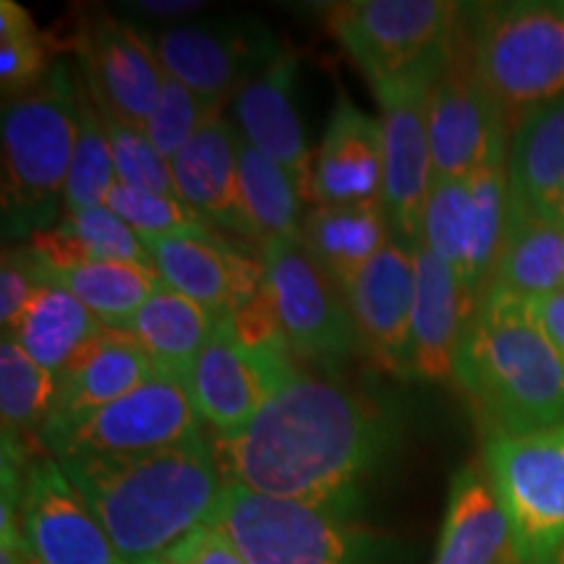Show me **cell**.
<instances>
[{
  "label": "cell",
  "mask_w": 564,
  "mask_h": 564,
  "mask_svg": "<svg viewBox=\"0 0 564 564\" xmlns=\"http://www.w3.org/2000/svg\"><path fill=\"white\" fill-rule=\"evenodd\" d=\"M53 63L40 32L26 37L0 42V91L3 100L24 95L45 82Z\"/></svg>",
  "instance_id": "obj_39"
},
{
  "label": "cell",
  "mask_w": 564,
  "mask_h": 564,
  "mask_svg": "<svg viewBox=\"0 0 564 564\" xmlns=\"http://www.w3.org/2000/svg\"><path fill=\"white\" fill-rule=\"evenodd\" d=\"M455 384L486 440L564 423V361L525 301L489 285L457 348Z\"/></svg>",
  "instance_id": "obj_3"
},
{
  "label": "cell",
  "mask_w": 564,
  "mask_h": 564,
  "mask_svg": "<svg viewBox=\"0 0 564 564\" xmlns=\"http://www.w3.org/2000/svg\"><path fill=\"white\" fill-rule=\"evenodd\" d=\"M390 230L382 202L327 204L303 217L301 246L324 278L343 288L392 241Z\"/></svg>",
  "instance_id": "obj_27"
},
{
  "label": "cell",
  "mask_w": 564,
  "mask_h": 564,
  "mask_svg": "<svg viewBox=\"0 0 564 564\" xmlns=\"http://www.w3.org/2000/svg\"><path fill=\"white\" fill-rule=\"evenodd\" d=\"M30 251L42 262H126L152 264L141 238L110 207L66 212L55 228L37 232Z\"/></svg>",
  "instance_id": "obj_32"
},
{
  "label": "cell",
  "mask_w": 564,
  "mask_h": 564,
  "mask_svg": "<svg viewBox=\"0 0 564 564\" xmlns=\"http://www.w3.org/2000/svg\"><path fill=\"white\" fill-rule=\"evenodd\" d=\"M484 468L512 528L514 564H549L564 544V423L484 442Z\"/></svg>",
  "instance_id": "obj_7"
},
{
  "label": "cell",
  "mask_w": 564,
  "mask_h": 564,
  "mask_svg": "<svg viewBox=\"0 0 564 564\" xmlns=\"http://www.w3.org/2000/svg\"><path fill=\"white\" fill-rule=\"evenodd\" d=\"M549 564H564V544L556 549L554 556H552V562H549Z\"/></svg>",
  "instance_id": "obj_47"
},
{
  "label": "cell",
  "mask_w": 564,
  "mask_h": 564,
  "mask_svg": "<svg viewBox=\"0 0 564 564\" xmlns=\"http://www.w3.org/2000/svg\"><path fill=\"white\" fill-rule=\"evenodd\" d=\"M79 58L82 79L97 108L144 129L167 82L144 32L95 13L79 32Z\"/></svg>",
  "instance_id": "obj_17"
},
{
  "label": "cell",
  "mask_w": 564,
  "mask_h": 564,
  "mask_svg": "<svg viewBox=\"0 0 564 564\" xmlns=\"http://www.w3.org/2000/svg\"><path fill=\"white\" fill-rule=\"evenodd\" d=\"M215 116H223V110L167 76L158 108L144 123V133L162 158L173 160L188 144V139Z\"/></svg>",
  "instance_id": "obj_38"
},
{
  "label": "cell",
  "mask_w": 564,
  "mask_h": 564,
  "mask_svg": "<svg viewBox=\"0 0 564 564\" xmlns=\"http://www.w3.org/2000/svg\"><path fill=\"white\" fill-rule=\"evenodd\" d=\"M171 171L175 192L204 220L259 241L238 175V133L223 116L209 118L188 139V144L171 160Z\"/></svg>",
  "instance_id": "obj_23"
},
{
  "label": "cell",
  "mask_w": 564,
  "mask_h": 564,
  "mask_svg": "<svg viewBox=\"0 0 564 564\" xmlns=\"http://www.w3.org/2000/svg\"><path fill=\"white\" fill-rule=\"evenodd\" d=\"M507 223V167H491L470 178H434L421 217V243L453 267L463 291L476 306L491 285Z\"/></svg>",
  "instance_id": "obj_10"
},
{
  "label": "cell",
  "mask_w": 564,
  "mask_h": 564,
  "mask_svg": "<svg viewBox=\"0 0 564 564\" xmlns=\"http://www.w3.org/2000/svg\"><path fill=\"white\" fill-rule=\"evenodd\" d=\"M384 194V141L379 118L366 116L348 95L337 97L324 129L319 152L314 154L308 202L369 204Z\"/></svg>",
  "instance_id": "obj_20"
},
{
  "label": "cell",
  "mask_w": 564,
  "mask_h": 564,
  "mask_svg": "<svg viewBox=\"0 0 564 564\" xmlns=\"http://www.w3.org/2000/svg\"><path fill=\"white\" fill-rule=\"evenodd\" d=\"M426 121L434 178H470L491 167H507L512 123L478 79L457 37L429 91Z\"/></svg>",
  "instance_id": "obj_13"
},
{
  "label": "cell",
  "mask_w": 564,
  "mask_h": 564,
  "mask_svg": "<svg viewBox=\"0 0 564 564\" xmlns=\"http://www.w3.org/2000/svg\"><path fill=\"white\" fill-rule=\"evenodd\" d=\"M507 186L512 212L554 215L564 194V97L512 126Z\"/></svg>",
  "instance_id": "obj_26"
},
{
  "label": "cell",
  "mask_w": 564,
  "mask_h": 564,
  "mask_svg": "<svg viewBox=\"0 0 564 564\" xmlns=\"http://www.w3.org/2000/svg\"><path fill=\"white\" fill-rule=\"evenodd\" d=\"M554 215H556V217H562V220H564V194H562V199H560V204H556Z\"/></svg>",
  "instance_id": "obj_48"
},
{
  "label": "cell",
  "mask_w": 564,
  "mask_h": 564,
  "mask_svg": "<svg viewBox=\"0 0 564 564\" xmlns=\"http://www.w3.org/2000/svg\"><path fill=\"white\" fill-rule=\"evenodd\" d=\"M21 533L40 564H131L53 455H32L21 494Z\"/></svg>",
  "instance_id": "obj_16"
},
{
  "label": "cell",
  "mask_w": 564,
  "mask_h": 564,
  "mask_svg": "<svg viewBox=\"0 0 564 564\" xmlns=\"http://www.w3.org/2000/svg\"><path fill=\"white\" fill-rule=\"evenodd\" d=\"M154 373L158 371L150 358L123 329L105 327L58 373V398L45 426L79 421L84 415L100 411L137 390Z\"/></svg>",
  "instance_id": "obj_25"
},
{
  "label": "cell",
  "mask_w": 564,
  "mask_h": 564,
  "mask_svg": "<svg viewBox=\"0 0 564 564\" xmlns=\"http://www.w3.org/2000/svg\"><path fill=\"white\" fill-rule=\"evenodd\" d=\"M133 564H175L167 560V556H154V560H141V562H133Z\"/></svg>",
  "instance_id": "obj_46"
},
{
  "label": "cell",
  "mask_w": 564,
  "mask_h": 564,
  "mask_svg": "<svg viewBox=\"0 0 564 564\" xmlns=\"http://www.w3.org/2000/svg\"><path fill=\"white\" fill-rule=\"evenodd\" d=\"M171 79L223 110L282 53L264 21L215 17L144 32Z\"/></svg>",
  "instance_id": "obj_12"
},
{
  "label": "cell",
  "mask_w": 564,
  "mask_h": 564,
  "mask_svg": "<svg viewBox=\"0 0 564 564\" xmlns=\"http://www.w3.org/2000/svg\"><path fill=\"white\" fill-rule=\"evenodd\" d=\"M37 32L30 11L24 6H19L17 0H3L0 3V42L26 37V34Z\"/></svg>",
  "instance_id": "obj_44"
},
{
  "label": "cell",
  "mask_w": 564,
  "mask_h": 564,
  "mask_svg": "<svg viewBox=\"0 0 564 564\" xmlns=\"http://www.w3.org/2000/svg\"><path fill=\"white\" fill-rule=\"evenodd\" d=\"M449 53L453 47L408 74L369 84L373 100L379 105V126H382L384 141L382 207L390 217L392 232L405 246L421 243L423 207L434 186L426 110L429 91Z\"/></svg>",
  "instance_id": "obj_11"
},
{
  "label": "cell",
  "mask_w": 564,
  "mask_h": 564,
  "mask_svg": "<svg viewBox=\"0 0 564 564\" xmlns=\"http://www.w3.org/2000/svg\"><path fill=\"white\" fill-rule=\"evenodd\" d=\"M105 207L116 212L141 241H162V238L212 236L209 225L181 196H165L116 183L110 188Z\"/></svg>",
  "instance_id": "obj_36"
},
{
  "label": "cell",
  "mask_w": 564,
  "mask_h": 564,
  "mask_svg": "<svg viewBox=\"0 0 564 564\" xmlns=\"http://www.w3.org/2000/svg\"><path fill=\"white\" fill-rule=\"evenodd\" d=\"M400 415L369 392L295 371L238 434L217 436L225 481L356 514L400 444Z\"/></svg>",
  "instance_id": "obj_1"
},
{
  "label": "cell",
  "mask_w": 564,
  "mask_h": 564,
  "mask_svg": "<svg viewBox=\"0 0 564 564\" xmlns=\"http://www.w3.org/2000/svg\"><path fill=\"white\" fill-rule=\"evenodd\" d=\"M199 421L186 384L154 373L100 411L79 421L45 426L40 442L55 460L141 455L196 440L202 436Z\"/></svg>",
  "instance_id": "obj_9"
},
{
  "label": "cell",
  "mask_w": 564,
  "mask_h": 564,
  "mask_svg": "<svg viewBox=\"0 0 564 564\" xmlns=\"http://www.w3.org/2000/svg\"><path fill=\"white\" fill-rule=\"evenodd\" d=\"M491 285L520 301L564 291V220L544 212H512Z\"/></svg>",
  "instance_id": "obj_29"
},
{
  "label": "cell",
  "mask_w": 564,
  "mask_h": 564,
  "mask_svg": "<svg viewBox=\"0 0 564 564\" xmlns=\"http://www.w3.org/2000/svg\"><path fill=\"white\" fill-rule=\"evenodd\" d=\"M295 371L291 350L249 348L225 316L188 369L186 390L199 419L217 436H230L249 426Z\"/></svg>",
  "instance_id": "obj_15"
},
{
  "label": "cell",
  "mask_w": 564,
  "mask_h": 564,
  "mask_svg": "<svg viewBox=\"0 0 564 564\" xmlns=\"http://www.w3.org/2000/svg\"><path fill=\"white\" fill-rule=\"evenodd\" d=\"M175 564H249L217 528L204 525L167 554Z\"/></svg>",
  "instance_id": "obj_42"
},
{
  "label": "cell",
  "mask_w": 564,
  "mask_h": 564,
  "mask_svg": "<svg viewBox=\"0 0 564 564\" xmlns=\"http://www.w3.org/2000/svg\"><path fill=\"white\" fill-rule=\"evenodd\" d=\"M463 3L449 0H348L327 13V26L364 79L384 82L453 47Z\"/></svg>",
  "instance_id": "obj_8"
},
{
  "label": "cell",
  "mask_w": 564,
  "mask_h": 564,
  "mask_svg": "<svg viewBox=\"0 0 564 564\" xmlns=\"http://www.w3.org/2000/svg\"><path fill=\"white\" fill-rule=\"evenodd\" d=\"M249 564H392L394 546L356 514L274 499L225 481L212 514Z\"/></svg>",
  "instance_id": "obj_6"
},
{
  "label": "cell",
  "mask_w": 564,
  "mask_h": 564,
  "mask_svg": "<svg viewBox=\"0 0 564 564\" xmlns=\"http://www.w3.org/2000/svg\"><path fill=\"white\" fill-rule=\"evenodd\" d=\"M30 564H40V562H37V560H34V556L30 554Z\"/></svg>",
  "instance_id": "obj_49"
},
{
  "label": "cell",
  "mask_w": 564,
  "mask_h": 564,
  "mask_svg": "<svg viewBox=\"0 0 564 564\" xmlns=\"http://www.w3.org/2000/svg\"><path fill=\"white\" fill-rule=\"evenodd\" d=\"M105 324L66 288L42 280L13 337L42 369L58 373L74 361L76 352L95 340Z\"/></svg>",
  "instance_id": "obj_31"
},
{
  "label": "cell",
  "mask_w": 564,
  "mask_h": 564,
  "mask_svg": "<svg viewBox=\"0 0 564 564\" xmlns=\"http://www.w3.org/2000/svg\"><path fill=\"white\" fill-rule=\"evenodd\" d=\"M30 251V246H26ZM30 259L40 280L55 282L76 295L105 327L121 329L133 314L144 306L162 282L154 264H126V262H42L30 251Z\"/></svg>",
  "instance_id": "obj_30"
},
{
  "label": "cell",
  "mask_w": 564,
  "mask_h": 564,
  "mask_svg": "<svg viewBox=\"0 0 564 564\" xmlns=\"http://www.w3.org/2000/svg\"><path fill=\"white\" fill-rule=\"evenodd\" d=\"M6 241H32L66 215V186L79 137V79L55 61L40 87L3 100Z\"/></svg>",
  "instance_id": "obj_4"
},
{
  "label": "cell",
  "mask_w": 564,
  "mask_h": 564,
  "mask_svg": "<svg viewBox=\"0 0 564 564\" xmlns=\"http://www.w3.org/2000/svg\"><path fill=\"white\" fill-rule=\"evenodd\" d=\"M40 282L42 280L34 270L30 251L6 246L3 264H0V324H3V335H13V329L19 327Z\"/></svg>",
  "instance_id": "obj_40"
},
{
  "label": "cell",
  "mask_w": 564,
  "mask_h": 564,
  "mask_svg": "<svg viewBox=\"0 0 564 564\" xmlns=\"http://www.w3.org/2000/svg\"><path fill=\"white\" fill-rule=\"evenodd\" d=\"M525 306L541 327V333L546 335V340L552 343V348L560 352L564 361V291L544 295V299L525 301Z\"/></svg>",
  "instance_id": "obj_43"
},
{
  "label": "cell",
  "mask_w": 564,
  "mask_h": 564,
  "mask_svg": "<svg viewBox=\"0 0 564 564\" xmlns=\"http://www.w3.org/2000/svg\"><path fill=\"white\" fill-rule=\"evenodd\" d=\"M238 175L246 207L257 225L259 243L301 241V202H306L301 186L285 167L257 152L238 137Z\"/></svg>",
  "instance_id": "obj_33"
},
{
  "label": "cell",
  "mask_w": 564,
  "mask_h": 564,
  "mask_svg": "<svg viewBox=\"0 0 564 564\" xmlns=\"http://www.w3.org/2000/svg\"><path fill=\"white\" fill-rule=\"evenodd\" d=\"M58 463L131 564L167 556L209 525L225 489L215 447L204 436L158 453Z\"/></svg>",
  "instance_id": "obj_2"
},
{
  "label": "cell",
  "mask_w": 564,
  "mask_h": 564,
  "mask_svg": "<svg viewBox=\"0 0 564 564\" xmlns=\"http://www.w3.org/2000/svg\"><path fill=\"white\" fill-rule=\"evenodd\" d=\"M295 82H299V58L291 51H282L238 91L232 110L241 126L238 137L285 167L308 202L314 154L295 105Z\"/></svg>",
  "instance_id": "obj_21"
},
{
  "label": "cell",
  "mask_w": 564,
  "mask_h": 564,
  "mask_svg": "<svg viewBox=\"0 0 564 564\" xmlns=\"http://www.w3.org/2000/svg\"><path fill=\"white\" fill-rule=\"evenodd\" d=\"M217 324L220 319L199 303L162 285L121 329L144 350L154 371L186 384L188 369Z\"/></svg>",
  "instance_id": "obj_28"
},
{
  "label": "cell",
  "mask_w": 564,
  "mask_h": 564,
  "mask_svg": "<svg viewBox=\"0 0 564 564\" xmlns=\"http://www.w3.org/2000/svg\"><path fill=\"white\" fill-rule=\"evenodd\" d=\"M432 564H514L510 520L484 463L463 465L449 481Z\"/></svg>",
  "instance_id": "obj_24"
},
{
  "label": "cell",
  "mask_w": 564,
  "mask_h": 564,
  "mask_svg": "<svg viewBox=\"0 0 564 564\" xmlns=\"http://www.w3.org/2000/svg\"><path fill=\"white\" fill-rule=\"evenodd\" d=\"M232 329L241 337V343L249 345V348L257 350H291L285 343V335H282V327L278 322V314H274V306L267 295L264 285L262 291L253 301L246 303L241 312L230 316Z\"/></svg>",
  "instance_id": "obj_41"
},
{
  "label": "cell",
  "mask_w": 564,
  "mask_h": 564,
  "mask_svg": "<svg viewBox=\"0 0 564 564\" xmlns=\"http://www.w3.org/2000/svg\"><path fill=\"white\" fill-rule=\"evenodd\" d=\"M58 377L34 361L13 337L0 340V421L3 436L24 444L51 421Z\"/></svg>",
  "instance_id": "obj_34"
},
{
  "label": "cell",
  "mask_w": 564,
  "mask_h": 564,
  "mask_svg": "<svg viewBox=\"0 0 564 564\" xmlns=\"http://www.w3.org/2000/svg\"><path fill=\"white\" fill-rule=\"evenodd\" d=\"M457 40L512 126L564 97V3L463 6Z\"/></svg>",
  "instance_id": "obj_5"
},
{
  "label": "cell",
  "mask_w": 564,
  "mask_h": 564,
  "mask_svg": "<svg viewBox=\"0 0 564 564\" xmlns=\"http://www.w3.org/2000/svg\"><path fill=\"white\" fill-rule=\"evenodd\" d=\"M162 282L217 316H232L264 285V262L215 236L144 241Z\"/></svg>",
  "instance_id": "obj_19"
},
{
  "label": "cell",
  "mask_w": 564,
  "mask_h": 564,
  "mask_svg": "<svg viewBox=\"0 0 564 564\" xmlns=\"http://www.w3.org/2000/svg\"><path fill=\"white\" fill-rule=\"evenodd\" d=\"M102 112V110H100ZM105 131H108L112 165L116 178L123 186L139 188V192L178 196L171 171V160H165L152 144L144 129L121 121V118L102 112Z\"/></svg>",
  "instance_id": "obj_37"
},
{
  "label": "cell",
  "mask_w": 564,
  "mask_h": 564,
  "mask_svg": "<svg viewBox=\"0 0 564 564\" xmlns=\"http://www.w3.org/2000/svg\"><path fill=\"white\" fill-rule=\"evenodd\" d=\"M264 291L291 352L303 361L337 366L361 348L340 288L312 262L301 241L262 246Z\"/></svg>",
  "instance_id": "obj_14"
},
{
  "label": "cell",
  "mask_w": 564,
  "mask_h": 564,
  "mask_svg": "<svg viewBox=\"0 0 564 564\" xmlns=\"http://www.w3.org/2000/svg\"><path fill=\"white\" fill-rule=\"evenodd\" d=\"M415 301L411 322L408 377L442 382L453 377L457 348L476 303L463 291L453 267L426 243H415Z\"/></svg>",
  "instance_id": "obj_22"
},
{
  "label": "cell",
  "mask_w": 564,
  "mask_h": 564,
  "mask_svg": "<svg viewBox=\"0 0 564 564\" xmlns=\"http://www.w3.org/2000/svg\"><path fill=\"white\" fill-rule=\"evenodd\" d=\"M204 3H186V0H171V3H162V0H150V3H133V9L139 13H147V17H154V19H178V17H192L202 9Z\"/></svg>",
  "instance_id": "obj_45"
},
{
  "label": "cell",
  "mask_w": 564,
  "mask_h": 564,
  "mask_svg": "<svg viewBox=\"0 0 564 564\" xmlns=\"http://www.w3.org/2000/svg\"><path fill=\"white\" fill-rule=\"evenodd\" d=\"M116 183V165H112L102 112L87 84L79 79V137L68 173L66 212L102 207Z\"/></svg>",
  "instance_id": "obj_35"
},
{
  "label": "cell",
  "mask_w": 564,
  "mask_h": 564,
  "mask_svg": "<svg viewBox=\"0 0 564 564\" xmlns=\"http://www.w3.org/2000/svg\"><path fill=\"white\" fill-rule=\"evenodd\" d=\"M358 340L384 371L408 373L415 301L413 246L392 238L340 288Z\"/></svg>",
  "instance_id": "obj_18"
}]
</instances>
